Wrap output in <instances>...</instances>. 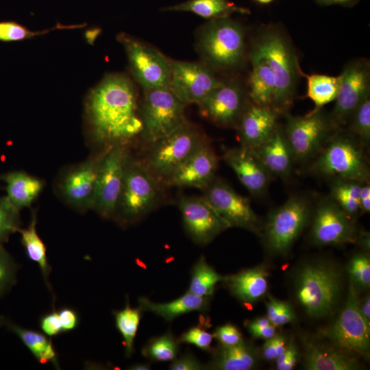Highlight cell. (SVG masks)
Instances as JSON below:
<instances>
[{"mask_svg":"<svg viewBox=\"0 0 370 370\" xmlns=\"http://www.w3.org/2000/svg\"><path fill=\"white\" fill-rule=\"evenodd\" d=\"M164 10L189 12L208 20L229 17L235 12L250 14L248 9L228 0H187L165 8Z\"/></svg>","mask_w":370,"mask_h":370,"instance_id":"obj_32","label":"cell"},{"mask_svg":"<svg viewBox=\"0 0 370 370\" xmlns=\"http://www.w3.org/2000/svg\"><path fill=\"white\" fill-rule=\"evenodd\" d=\"M310 170L330 179L369 181V169L363 147L350 134L340 130L316 156Z\"/></svg>","mask_w":370,"mask_h":370,"instance_id":"obj_6","label":"cell"},{"mask_svg":"<svg viewBox=\"0 0 370 370\" xmlns=\"http://www.w3.org/2000/svg\"><path fill=\"white\" fill-rule=\"evenodd\" d=\"M36 223V212L33 211L27 227H19L17 232L21 234V243L25 248L27 256L38 265L46 284L51 290L49 275L51 268L47 260L46 246L37 232Z\"/></svg>","mask_w":370,"mask_h":370,"instance_id":"obj_33","label":"cell"},{"mask_svg":"<svg viewBox=\"0 0 370 370\" xmlns=\"http://www.w3.org/2000/svg\"><path fill=\"white\" fill-rule=\"evenodd\" d=\"M254 150L273 177L285 180L291 175L295 161L283 128L279 126Z\"/></svg>","mask_w":370,"mask_h":370,"instance_id":"obj_24","label":"cell"},{"mask_svg":"<svg viewBox=\"0 0 370 370\" xmlns=\"http://www.w3.org/2000/svg\"><path fill=\"white\" fill-rule=\"evenodd\" d=\"M212 297H199L186 292L180 297L166 302L156 303L145 297L138 298V306L143 312H151L166 321L192 312H206Z\"/></svg>","mask_w":370,"mask_h":370,"instance_id":"obj_28","label":"cell"},{"mask_svg":"<svg viewBox=\"0 0 370 370\" xmlns=\"http://www.w3.org/2000/svg\"><path fill=\"white\" fill-rule=\"evenodd\" d=\"M39 326L44 334L50 337L57 336L63 332L58 312L54 309L40 317Z\"/></svg>","mask_w":370,"mask_h":370,"instance_id":"obj_46","label":"cell"},{"mask_svg":"<svg viewBox=\"0 0 370 370\" xmlns=\"http://www.w3.org/2000/svg\"><path fill=\"white\" fill-rule=\"evenodd\" d=\"M143 312L139 306L131 307L128 300L124 308L112 312L116 327L123 338L126 357H130L134 352V343Z\"/></svg>","mask_w":370,"mask_h":370,"instance_id":"obj_37","label":"cell"},{"mask_svg":"<svg viewBox=\"0 0 370 370\" xmlns=\"http://www.w3.org/2000/svg\"><path fill=\"white\" fill-rule=\"evenodd\" d=\"M130 70L145 90L169 88V59L153 47L125 34L119 36Z\"/></svg>","mask_w":370,"mask_h":370,"instance_id":"obj_13","label":"cell"},{"mask_svg":"<svg viewBox=\"0 0 370 370\" xmlns=\"http://www.w3.org/2000/svg\"><path fill=\"white\" fill-rule=\"evenodd\" d=\"M102 153L90 158L64 175L60 190L73 206L81 210L92 208L97 169Z\"/></svg>","mask_w":370,"mask_h":370,"instance_id":"obj_22","label":"cell"},{"mask_svg":"<svg viewBox=\"0 0 370 370\" xmlns=\"http://www.w3.org/2000/svg\"><path fill=\"white\" fill-rule=\"evenodd\" d=\"M18 266L12 257L0 246V297L5 295L16 284Z\"/></svg>","mask_w":370,"mask_h":370,"instance_id":"obj_42","label":"cell"},{"mask_svg":"<svg viewBox=\"0 0 370 370\" xmlns=\"http://www.w3.org/2000/svg\"><path fill=\"white\" fill-rule=\"evenodd\" d=\"M170 370H204L206 365L199 361L194 355L188 352L176 357L169 365Z\"/></svg>","mask_w":370,"mask_h":370,"instance_id":"obj_47","label":"cell"},{"mask_svg":"<svg viewBox=\"0 0 370 370\" xmlns=\"http://www.w3.org/2000/svg\"><path fill=\"white\" fill-rule=\"evenodd\" d=\"M19 210L7 196L0 197V246L20 227Z\"/></svg>","mask_w":370,"mask_h":370,"instance_id":"obj_40","label":"cell"},{"mask_svg":"<svg viewBox=\"0 0 370 370\" xmlns=\"http://www.w3.org/2000/svg\"><path fill=\"white\" fill-rule=\"evenodd\" d=\"M248 92L238 80L222 81L198 106L201 114L213 123L236 127L248 105Z\"/></svg>","mask_w":370,"mask_h":370,"instance_id":"obj_18","label":"cell"},{"mask_svg":"<svg viewBox=\"0 0 370 370\" xmlns=\"http://www.w3.org/2000/svg\"><path fill=\"white\" fill-rule=\"evenodd\" d=\"M331 180L330 196L355 221L360 214L359 196L363 182L340 178Z\"/></svg>","mask_w":370,"mask_h":370,"instance_id":"obj_35","label":"cell"},{"mask_svg":"<svg viewBox=\"0 0 370 370\" xmlns=\"http://www.w3.org/2000/svg\"><path fill=\"white\" fill-rule=\"evenodd\" d=\"M250 334L255 338L269 339L275 335V328L272 324L263 327H247Z\"/></svg>","mask_w":370,"mask_h":370,"instance_id":"obj_51","label":"cell"},{"mask_svg":"<svg viewBox=\"0 0 370 370\" xmlns=\"http://www.w3.org/2000/svg\"><path fill=\"white\" fill-rule=\"evenodd\" d=\"M223 158L252 195L258 197L266 194L273 176L253 149L241 145L227 149Z\"/></svg>","mask_w":370,"mask_h":370,"instance_id":"obj_20","label":"cell"},{"mask_svg":"<svg viewBox=\"0 0 370 370\" xmlns=\"http://www.w3.org/2000/svg\"><path fill=\"white\" fill-rule=\"evenodd\" d=\"M268 275L267 268L260 265L225 276L223 282L237 299L245 305H251L267 293Z\"/></svg>","mask_w":370,"mask_h":370,"instance_id":"obj_25","label":"cell"},{"mask_svg":"<svg viewBox=\"0 0 370 370\" xmlns=\"http://www.w3.org/2000/svg\"><path fill=\"white\" fill-rule=\"evenodd\" d=\"M129 153L125 143L108 145L97 174L92 208L103 218H112L121 193Z\"/></svg>","mask_w":370,"mask_h":370,"instance_id":"obj_12","label":"cell"},{"mask_svg":"<svg viewBox=\"0 0 370 370\" xmlns=\"http://www.w3.org/2000/svg\"><path fill=\"white\" fill-rule=\"evenodd\" d=\"M180 341L168 330L164 334L153 337L143 347L141 353L145 358L153 362H171L177 356Z\"/></svg>","mask_w":370,"mask_h":370,"instance_id":"obj_38","label":"cell"},{"mask_svg":"<svg viewBox=\"0 0 370 370\" xmlns=\"http://www.w3.org/2000/svg\"><path fill=\"white\" fill-rule=\"evenodd\" d=\"M262 354L264 358L267 360L276 359L277 353L274 336L266 340L262 347Z\"/></svg>","mask_w":370,"mask_h":370,"instance_id":"obj_52","label":"cell"},{"mask_svg":"<svg viewBox=\"0 0 370 370\" xmlns=\"http://www.w3.org/2000/svg\"><path fill=\"white\" fill-rule=\"evenodd\" d=\"M62 332L75 330L79 324L78 313L73 308L64 307L58 311Z\"/></svg>","mask_w":370,"mask_h":370,"instance_id":"obj_49","label":"cell"},{"mask_svg":"<svg viewBox=\"0 0 370 370\" xmlns=\"http://www.w3.org/2000/svg\"><path fill=\"white\" fill-rule=\"evenodd\" d=\"M349 134L362 146L370 141V94L367 95L353 112L347 122Z\"/></svg>","mask_w":370,"mask_h":370,"instance_id":"obj_39","label":"cell"},{"mask_svg":"<svg viewBox=\"0 0 370 370\" xmlns=\"http://www.w3.org/2000/svg\"><path fill=\"white\" fill-rule=\"evenodd\" d=\"M87 113L95 140L108 145L125 143L143 130L135 88L123 75H110L96 86Z\"/></svg>","mask_w":370,"mask_h":370,"instance_id":"obj_1","label":"cell"},{"mask_svg":"<svg viewBox=\"0 0 370 370\" xmlns=\"http://www.w3.org/2000/svg\"><path fill=\"white\" fill-rule=\"evenodd\" d=\"M151 369L149 362L136 363L129 367L130 370H149Z\"/></svg>","mask_w":370,"mask_h":370,"instance_id":"obj_56","label":"cell"},{"mask_svg":"<svg viewBox=\"0 0 370 370\" xmlns=\"http://www.w3.org/2000/svg\"><path fill=\"white\" fill-rule=\"evenodd\" d=\"M358 291L350 282L346 302L337 318L321 334L338 349L354 356L369 357L370 325L362 317Z\"/></svg>","mask_w":370,"mask_h":370,"instance_id":"obj_11","label":"cell"},{"mask_svg":"<svg viewBox=\"0 0 370 370\" xmlns=\"http://www.w3.org/2000/svg\"><path fill=\"white\" fill-rule=\"evenodd\" d=\"M219 159L207 143L185 160L166 180L164 184L177 187H193L202 191L216 177Z\"/></svg>","mask_w":370,"mask_h":370,"instance_id":"obj_21","label":"cell"},{"mask_svg":"<svg viewBox=\"0 0 370 370\" xmlns=\"http://www.w3.org/2000/svg\"><path fill=\"white\" fill-rule=\"evenodd\" d=\"M255 1L261 4H268L272 2L273 0H255Z\"/></svg>","mask_w":370,"mask_h":370,"instance_id":"obj_57","label":"cell"},{"mask_svg":"<svg viewBox=\"0 0 370 370\" xmlns=\"http://www.w3.org/2000/svg\"><path fill=\"white\" fill-rule=\"evenodd\" d=\"M360 214L369 213L370 211V184L369 181L362 184L359 196Z\"/></svg>","mask_w":370,"mask_h":370,"instance_id":"obj_50","label":"cell"},{"mask_svg":"<svg viewBox=\"0 0 370 370\" xmlns=\"http://www.w3.org/2000/svg\"><path fill=\"white\" fill-rule=\"evenodd\" d=\"M295 319L294 311L291 305L285 301L277 299L276 311L271 324L280 326L293 321Z\"/></svg>","mask_w":370,"mask_h":370,"instance_id":"obj_48","label":"cell"},{"mask_svg":"<svg viewBox=\"0 0 370 370\" xmlns=\"http://www.w3.org/2000/svg\"><path fill=\"white\" fill-rule=\"evenodd\" d=\"M321 5H339L345 7H352L356 5L359 0H315Z\"/></svg>","mask_w":370,"mask_h":370,"instance_id":"obj_53","label":"cell"},{"mask_svg":"<svg viewBox=\"0 0 370 370\" xmlns=\"http://www.w3.org/2000/svg\"><path fill=\"white\" fill-rule=\"evenodd\" d=\"M339 77L340 88L330 115L335 125L341 129L347 124L354 110L370 94L369 61L357 59L348 62Z\"/></svg>","mask_w":370,"mask_h":370,"instance_id":"obj_17","label":"cell"},{"mask_svg":"<svg viewBox=\"0 0 370 370\" xmlns=\"http://www.w3.org/2000/svg\"><path fill=\"white\" fill-rule=\"evenodd\" d=\"M161 184L144 161L129 156L112 218L124 226L140 221L158 206L161 197Z\"/></svg>","mask_w":370,"mask_h":370,"instance_id":"obj_4","label":"cell"},{"mask_svg":"<svg viewBox=\"0 0 370 370\" xmlns=\"http://www.w3.org/2000/svg\"><path fill=\"white\" fill-rule=\"evenodd\" d=\"M196 45L203 64L214 72L234 71L245 63V29L230 16L209 20L199 31Z\"/></svg>","mask_w":370,"mask_h":370,"instance_id":"obj_3","label":"cell"},{"mask_svg":"<svg viewBox=\"0 0 370 370\" xmlns=\"http://www.w3.org/2000/svg\"><path fill=\"white\" fill-rule=\"evenodd\" d=\"M213 334L206 331L200 325L190 328L183 332L178 338L180 343L193 345L200 349L211 352Z\"/></svg>","mask_w":370,"mask_h":370,"instance_id":"obj_44","label":"cell"},{"mask_svg":"<svg viewBox=\"0 0 370 370\" xmlns=\"http://www.w3.org/2000/svg\"><path fill=\"white\" fill-rule=\"evenodd\" d=\"M361 314L368 324L370 325V298L369 295H367L362 301H359Z\"/></svg>","mask_w":370,"mask_h":370,"instance_id":"obj_54","label":"cell"},{"mask_svg":"<svg viewBox=\"0 0 370 370\" xmlns=\"http://www.w3.org/2000/svg\"><path fill=\"white\" fill-rule=\"evenodd\" d=\"M48 30L34 32L13 21L0 22V41H19L47 33Z\"/></svg>","mask_w":370,"mask_h":370,"instance_id":"obj_43","label":"cell"},{"mask_svg":"<svg viewBox=\"0 0 370 370\" xmlns=\"http://www.w3.org/2000/svg\"><path fill=\"white\" fill-rule=\"evenodd\" d=\"M212 358L206 365V369L249 370L256 367L258 354L254 345L244 339L239 343L213 348Z\"/></svg>","mask_w":370,"mask_h":370,"instance_id":"obj_27","label":"cell"},{"mask_svg":"<svg viewBox=\"0 0 370 370\" xmlns=\"http://www.w3.org/2000/svg\"><path fill=\"white\" fill-rule=\"evenodd\" d=\"M295 293L306 313L312 318L330 314L342 290V275L333 264L315 262L305 264L298 273Z\"/></svg>","mask_w":370,"mask_h":370,"instance_id":"obj_5","label":"cell"},{"mask_svg":"<svg viewBox=\"0 0 370 370\" xmlns=\"http://www.w3.org/2000/svg\"><path fill=\"white\" fill-rule=\"evenodd\" d=\"M185 106L169 88L145 90L140 110L145 141L151 145L186 123Z\"/></svg>","mask_w":370,"mask_h":370,"instance_id":"obj_9","label":"cell"},{"mask_svg":"<svg viewBox=\"0 0 370 370\" xmlns=\"http://www.w3.org/2000/svg\"><path fill=\"white\" fill-rule=\"evenodd\" d=\"M303 76L307 81L306 97L314 103L311 112L317 111L326 104L336 100L340 88L341 79L338 76L312 73Z\"/></svg>","mask_w":370,"mask_h":370,"instance_id":"obj_34","label":"cell"},{"mask_svg":"<svg viewBox=\"0 0 370 370\" xmlns=\"http://www.w3.org/2000/svg\"><path fill=\"white\" fill-rule=\"evenodd\" d=\"M213 334L219 345L230 346L241 343L243 338L239 330L231 323H226L217 327Z\"/></svg>","mask_w":370,"mask_h":370,"instance_id":"obj_45","label":"cell"},{"mask_svg":"<svg viewBox=\"0 0 370 370\" xmlns=\"http://www.w3.org/2000/svg\"><path fill=\"white\" fill-rule=\"evenodd\" d=\"M314 207L304 195H293L268 215L263 229L264 245L269 252L284 255L310 222Z\"/></svg>","mask_w":370,"mask_h":370,"instance_id":"obj_7","label":"cell"},{"mask_svg":"<svg viewBox=\"0 0 370 370\" xmlns=\"http://www.w3.org/2000/svg\"><path fill=\"white\" fill-rule=\"evenodd\" d=\"M350 282L354 288L367 289L370 285V260L365 254L354 256L348 265Z\"/></svg>","mask_w":370,"mask_h":370,"instance_id":"obj_41","label":"cell"},{"mask_svg":"<svg viewBox=\"0 0 370 370\" xmlns=\"http://www.w3.org/2000/svg\"><path fill=\"white\" fill-rule=\"evenodd\" d=\"M279 115L272 108L250 101L236 127L241 145L254 149L264 143L279 127Z\"/></svg>","mask_w":370,"mask_h":370,"instance_id":"obj_23","label":"cell"},{"mask_svg":"<svg viewBox=\"0 0 370 370\" xmlns=\"http://www.w3.org/2000/svg\"><path fill=\"white\" fill-rule=\"evenodd\" d=\"M0 180L6 184L7 197L18 209L31 206L44 187L42 180L23 171L0 174Z\"/></svg>","mask_w":370,"mask_h":370,"instance_id":"obj_31","label":"cell"},{"mask_svg":"<svg viewBox=\"0 0 370 370\" xmlns=\"http://www.w3.org/2000/svg\"><path fill=\"white\" fill-rule=\"evenodd\" d=\"M310 231L317 245H336L357 243L359 234L352 220L329 195L314 207Z\"/></svg>","mask_w":370,"mask_h":370,"instance_id":"obj_14","label":"cell"},{"mask_svg":"<svg viewBox=\"0 0 370 370\" xmlns=\"http://www.w3.org/2000/svg\"><path fill=\"white\" fill-rule=\"evenodd\" d=\"M304 367L308 370H356L360 369L357 357L332 345L306 342Z\"/></svg>","mask_w":370,"mask_h":370,"instance_id":"obj_26","label":"cell"},{"mask_svg":"<svg viewBox=\"0 0 370 370\" xmlns=\"http://www.w3.org/2000/svg\"><path fill=\"white\" fill-rule=\"evenodd\" d=\"M177 206L186 232L198 245L210 243L230 227L204 196H181Z\"/></svg>","mask_w":370,"mask_h":370,"instance_id":"obj_19","label":"cell"},{"mask_svg":"<svg viewBox=\"0 0 370 370\" xmlns=\"http://www.w3.org/2000/svg\"><path fill=\"white\" fill-rule=\"evenodd\" d=\"M225 278L207 262L204 256H201L191 269L187 291L199 297H212L216 285L223 282Z\"/></svg>","mask_w":370,"mask_h":370,"instance_id":"obj_36","label":"cell"},{"mask_svg":"<svg viewBox=\"0 0 370 370\" xmlns=\"http://www.w3.org/2000/svg\"><path fill=\"white\" fill-rule=\"evenodd\" d=\"M249 58L251 71L247 90L249 98L256 105L272 108L276 92L274 75L260 56L250 52Z\"/></svg>","mask_w":370,"mask_h":370,"instance_id":"obj_29","label":"cell"},{"mask_svg":"<svg viewBox=\"0 0 370 370\" xmlns=\"http://www.w3.org/2000/svg\"><path fill=\"white\" fill-rule=\"evenodd\" d=\"M169 62V88L186 105H199L222 82L203 63L175 60Z\"/></svg>","mask_w":370,"mask_h":370,"instance_id":"obj_16","label":"cell"},{"mask_svg":"<svg viewBox=\"0 0 370 370\" xmlns=\"http://www.w3.org/2000/svg\"><path fill=\"white\" fill-rule=\"evenodd\" d=\"M207 143V137L188 121L151 145L144 162L151 173L164 184L185 160Z\"/></svg>","mask_w":370,"mask_h":370,"instance_id":"obj_8","label":"cell"},{"mask_svg":"<svg viewBox=\"0 0 370 370\" xmlns=\"http://www.w3.org/2000/svg\"><path fill=\"white\" fill-rule=\"evenodd\" d=\"M250 52L262 58L274 75L276 92L272 108L279 114L288 112L304 73L291 40L279 27L266 26L260 31Z\"/></svg>","mask_w":370,"mask_h":370,"instance_id":"obj_2","label":"cell"},{"mask_svg":"<svg viewBox=\"0 0 370 370\" xmlns=\"http://www.w3.org/2000/svg\"><path fill=\"white\" fill-rule=\"evenodd\" d=\"M271 324L270 321L266 317L256 318L254 320L247 322V327H263Z\"/></svg>","mask_w":370,"mask_h":370,"instance_id":"obj_55","label":"cell"},{"mask_svg":"<svg viewBox=\"0 0 370 370\" xmlns=\"http://www.w3.org/2000/svg\"><path fill=\"white\" fill-rule=\"evenodd\" d=\"M203 192V196L230 227L261 234L260 219L249 199L238 193L223 180L216 177Z\"/></svg>","mask_w":370,"mask_h":370,"instance_id":"obj_15","label":"cell"},{"mask_svg":"<svg viewBox=\"0 0 370 370\" xmlns=\"http://www.w3.org/2000/svg\"><path fill=\"white\" fill-rule=\"evenodd\" d=\"M0 327L14 333L40 364L51 362L59 369L58 354L51 340L45 334L24 328L3 316H0Z\"/></svg>","mask_w":370,"mask_h":370,"instance_id":"obj_30","label":"cell"},{"mask_svg":"<svg viewBox=\"0 0 370 370\" xmlns=\"http://www.w3.org/2000/svg\"><path fill=\"white\" fill-rule=\"evenodd\" d=\"M286 116L284 128L295 161L304 162L315 157L340 130L330 113L321 108L304 116Z\"/></svg>","mask_w":370,"mask_h":370,"instance_id":"obj_10","label":"cell"}]
</instances>
